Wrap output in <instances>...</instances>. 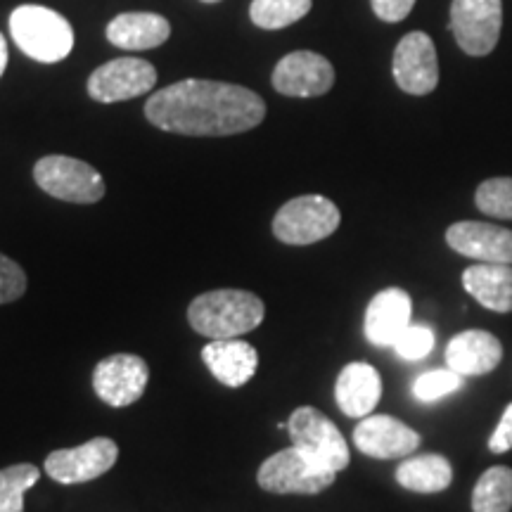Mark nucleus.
I'll return each mask as SVG.
<instances>
[{"instance_id": "17", "label": "nucleus", "mask_w": 512, "mask_h": 512, "mask_svg": "<svg viewBox=\"0 0 512 512\" xmlns=\"http://www.w3.org/2000/svg\"><path fill=\"white\" fill-rule=\"evenodd\" d=\"M501 358V339L486 330L458 332L446 347V366L463 377L491 373L498 368Z\"/></svg>"}, {"instance_id": "13", "label": "nucleus", "mask_w": 512, "mask_h": 512, "mask_svg": "<svg viewBox=\"0 0 512 512\" xmlns=\"http://www.w3.org/2000/svg\"><path fill=\"white\" fill-rule=\"evenodd\" d=\"M335 86V67L328 57L297 50L285 55L273 69V88L287 98H318Z\"/></svg>"}, {"instance_id": "30", "label": "nucleus", "mask_w": 512, "mask_h": 512, "mask_svg": "<svg viewBox=\"0 0 512 512\" xmlns=\"http://www.w3.org/2000/svg\"><path fill=\"white\" fill-rule=\"evenodd\" d=\"M370 5H373V12L382 22L396 24L411 15L415 0H370Z\"/></svg>"}, {"instance_id": "2", "label": "nucleus", "mask_w": 512, "mask_h": 512, "mask_svg": "<svg viewBox=\"0 0 512 512\" xmlns=\"http://www.w3.org/2000/svg\"><path fill=\"white\" fill-rule=\"evenodd\" d=\"M266 306L247 290H211L188 306L190 328L209 339H235L264 323Z\"/></svg>"}, {"instance_id": "20", "label": "nucleus", "mask_w": 512, "mask_h": 512, "mask_svg": "<svg viewBox=\"0 0 512 512\" xmlns=\"http://www.w3.org/2000/svg\"><path fill=\"white\" fill-rule=\"evenodd\" d=\"M171 36L169 19L155 12H124L107 24V41L121 50H152Z\"/></svg>"}, {"instance_id": "26", "label": "nucleus", "mask_w": 512, "mask_h": 512, "mask_svg": "<svg viewBox=\"0 0 512 512\" xmlns=\"http://www.w3.org/2000/svg\"><path fill=\"white\" fill-rule=\"evenodd\" d=\"M477 209L494 219L512 221V178H489L475 192Z\"/></svg>"}, {"instance_id": "9", "label": "nucleus", "mask_w": 512, "mask_h": 512, "mask_svg": "<svg viewBox=\"0 0 512 512\" xmlns=\"http://www.w3.org/2000/svg\"><path fill=\"white\" fill-rule=\"evenodd\" d=\"M119 446L110 437H95L76 448H60L46 458V472L57 484H86L112 470Z\"/></svg>"}, {"instance_id": "21", "label": "nucleus", "mask_w": 512, "mask_h": 512, "mask_svg": "<svg viewBox=\"0 0 512 512\" xmlns=\"http://www.w3.org/2000/svg\"><path fill=\"white\" fill-rule=\"evenodd\" d=\"M463 285L472 299L496 313L512 311V266L475 264L465 268Z\"/></svg>"}, {"instance_id": "7", "label": "nucleus", "mask_w": 512, "mask_h": 512, "mask_svg": "<svg viewBox=\"0 0 512 512\" xmlns=\"http://www.w3.org/2000/svg\"><path fill=\"white\" fill-rule=\"evenodd\" d=\"M287 432H290L292 446L302 448L304 453H309L311 458H316L330 470L342 472L349 467V444L344 441L335 422L325 413H320L318 408H297L287 420Z\"/></svg>"}, {"instance_id": "23", "label": "nucleus", "mask_w": 512, "mask_h": 512, "mask_svg": "<svg viewBox=\"0 0 512 512\" xmlns=\"http://www.w3.org/2000/svg\"><path fill=\"white\" fill-rule=\"evenodd\" d=\"M512 510V470L494 465L477 479L472 491V512H510Z\"/></svg>"}, {"instance_id": "10", "label": "nucleus", "mask_w": 512, "mask_h": 512, "mask_svg": "<svg viewBox=\"0 0 512 512\" xmlns=\"http://www.w3.org/2000/svg\"><path fill=\"white\" fill-rule=\"evenodd\" d=\"M157 83V69L140 57H119L88 76V95L93 100L105 102H124L138 95L150 93Z\"/></svg>"}, {"instance_id": "15", "label": "nucleus", "mask_w": 512, "mask_h": 512, "mask_svg": "<svg viewBox=\"0 0 512 512\" xmlns=\"http://www.w3.org/2000/svg\"><path fill=\"white\" fill-rule=\"evenodd\" d=\"M446 242L453 252L479 264L512 266V230L484 221H460L448 226Z\"/></svg>"}, {"instance_id": "16", "label": "nucleus", "mask_w": 512, "mask_h": 512, "mask_svg": "<svg viewBox=\"0 0 512 512\" xmlns=\"http://www.w3.org/2000/svg\"><path fill=\"white\" fill-rule=\"evenodd\" d=\"M413 302L406 290L399 287H387V290L377 292L370 299L366 309V337L375 347H394L396 339L403 335V330L411 325Z\"/></svg>"}, {"instance_id": "6", "label": "nucleus", "mask_w": 512, "mask_h": 512, "mask_svg": "<svg viewBox=\"0 0 512 512\" xmlns=\"http://www.w3.org/2000/svg\"><path fill=\"white\" fill-rule=\"evenodd\" d=\"M34 181L43 192L62 202L95 204L105 197V181H102L100 171L88 162L67 155L38 159L34 166Z\"/></svg>"}, {"instance_id": "29", "label": "nucleus", "mask_w": 512, "mask_h": 512, "mask_svg": "<svg viewBox=\"0 0 512 512\" xmlns=\"http://www.w3.org/2000/svg\"><path fill=\"white\" fill-rule=\"evenodd\" d=\"M27 292V273L24 268L12 261L10 256L0 254V304L17 302Z\"/></svg>"}, {"instance_id": "12", "label": "nucleus", "mask_w": 512, "mask_h": 512, "mask_svg": "<svg viewBox=\"0 0 512 512\" xmlns=\"http://www.w3.org/2000/svg\"><path fill=\"white\" fill-rule=\"evenodd\" d=\"M150 382V368L145 358L136 354H114L102 358L93 370V389L107 406L124 408L145 394Z\"/></svg>"}, {"instance_id": "5", "label": "nucleus", "mask_w": 512, "mask_h": 512, "mask_svg": "<svg viewBox=\"0 0 512 512\" xmlns=\"http://www.w3.org/2000/svg\"><path fill=\"white\" fill-rule=\"evenodd\" d=\"M342 223L337 204L323 195L294 197L278 209L273 219V235L285 245L304 247L330 238Z\"/></svg>"}, {"instance_id": "18", "label": "nucleus", "mask_w": 512, "mask_h": 512, "mask_svg": "<svg viewBox=\"0 0 512 512\" xmlns=\"http://www.w3.org/2000/svg\"><path fill=\"white\" fill-rule=\"evenodd\" d=\"M202 361L207 363L211 375L226 387H242L252 380L259 368V354L245 339H211L202 349Z\"/></svg>"}, {"instance_id": "19", "label": "nucleus", "mask_w": 512, "mask_h": 512, "mask_svg": "<svg viewBox=\"0 0 512 512\" xmlns=\"http://www.w3.org/2000/svg\"><path fill=\"white\" fill-rule=\"evenodd\" d=\"M382 396V377L370 363L356 361L342 368L335 384L339 411L349 418H366L375 411Z\"/></svg>"}, {"instance_id": "33", "label": "nucleus", "mask_w": 512, "mask_h": 512, "mask_svg": "<svg viewBox=\"0 0 512 512\" xmlns=\"http://www.w3.org/2000/svg\"><path fill=\"white\" fill-rule=\"evenodd\" d=\"M202 3H219V0H202Z\"/></svg>"}, {"instance_id": "25", "label": "nucleus", "mask_w": 512, "mask_h": 512, "mask_svg": "<svg viewBox=\"0 0 512 512\" xmlns=\"http://www.w3.org/2000/svg\"><path fill=\"white\" fill-rule=\"evenodd\" d=\"M38 472L36 465L19 463L0 470V512H24V494L36 486Z\"/></svg>"}, {"instance_id": "4", "label": "nucleus", "mask_w": 512, "mask_h": 512, "mask_svg": "<svg viewBox=\"0 0 512 512\" xmlns=\"http://www.w3.org/2000/svg\"><path fill=\"white\" fill-rule=\"evenodd\" d=\"M335 479V470L318 463L316 458H311L309 453H304L297 446L273 453L256 472V482H259L261 489L280 496H316L320 491L330 489Z\"/></svg>"}, {"instance_id": "24", "label": "nucleus", "mask_w": 512, "mask_h": 512, "mask_svg": "<svg viewBox=\"0 0 512 512\" xmlns=\"http://www.w3.org/2000/svg\"><path fill=\"white\" fill-rule=\"evenodd\" d=\"M313 0H252L249 17L259 29H285L311 12Z\"/></svg>"}, {"instance_id": "1", "label": "nucleus", "mask_w": 512, "mask_h": 512, "mask_svg": "<svg viewBox=\"0 0 512 512\" xmlns=\"http://www.w3.org/2000/svg\"><path fill=\"white\" fill-rule=\"evenodd\" d=\"M152 126L178 136H235L266 117V102L245 86L185 79L162 88L145 102Z\"/></svg>"}, {"instance_id": "31", "label": "nucleus", "mask_w": 512, "mask_h": 512, "mask_svg": "<svg viewBox=\"0 0 512 512\" xmlns=\"http://www.w3.org/2000/svg\"><path fill=\"white\" fill-rule=\"evenodd\" d=\"M489 448L491 453H508L512 448V403H508L501 415V422L489 437Z\"/></svg>"}, {"instance_id": "27", "label": "nucleus", "mask_w": 512, "mask_h": 512, "mask_svg": "<svg viewBox=\"0 0 512 512\" xmlns=\"http://www.w3.org/2000/svg\"><path fill=\"white\" fill-rule=\"evenodd\" d=\"M460 387H463V375H458L456 370H430V373H422L413 382V396L422 403H434L458 392Z\"/></svg>"}, {"instance_id": "32", "label": "nucleus", "mask_w": 512, "mask_h": 512, "mask_svg": "<svg viewBox=\"0 0 512 512\" xmlns=\"http://www.w3.org/2000/svg\"><path fill=\"white\" fill-rule=\"evenodd\" d=\"M5 67H8V41L0 34V76H3Z\"/></svg>"}, {"instance_id": "11", "label": "nucleus", "mask_w": 512, "mask_h": 512, "mask_svg": "<svg viewBox=\"0 0 512 512\" xmlns=\"http://www.w3.org/2000/svg\"><path fill=\"white\" fill-rule=\"evenodd\" d=\"M394 81L408 95H430L439 86V57L425 31H411L394 50Z\"/></svg>"}, {"instance_id": "28", "label": "nucleus", "mask_w": 512, "mask_h": 512, "mask_svg": "<svg viewBox=\"0 0 512 512\" xmlns=\"http://www.w3.org/2000/svg\"><path fill=\"white\" fill-rule=\"evenodd\" d=\"M434 342H437V337H434L432 328H427V325L422 323H411L403 330V335L396 339L394 351L403 358V361H422V358L432 354Z\"/></svg>"}, {"instance_id": "3", "label": "nucleus", "mask_w": 512, "mask_h": 512, "mask_svg": "<svg viewBox=\"0 0 512 512\" xmlns=\"http://www.w3.org/2000/svg\"><path fill=\"white\" fill-rule=\"evenodd\" d=\"M10 34L24 55L43 64L62 62L74 50L69 19L43 5H19L10 15Z\"/></svg>"}, {"instance_id": "22", "label": "nucleus", "mask_w": 512, "mask_h": 512, "mask_svg": "<svg viewBox=\"0 0 512 512\" xmlns=\"http://www.w3.org/2000/svg\"><path fill=\"white\" fill-rule=\"evenodd\" d=\"M396 482L403 489L415 494H439L446 491L453 482V467L448 458L439 453H422V456H408V460L396 467Z\"/></svg>"}, {"instance_id": "8", "label": "nucleus", "mask_w": 512, "mask_h": 512, "mask_svg": "<svg viewBox=\"0 0 512 512\" xmlns=\"http://www.w3.org/2000/svg\"><path fill=\"white\" fill-rule=\"evenodd\" d=\"M501 27V0H453L451 3V31L460 50L467 55H489L498 46Z\"/></svg>"}, {"instance_id": "14", "label": "nucleus", "mask_w": 512, "mask_h": 512, "mask_svg": "<svg viewBox=\"0 0 512 512\" xmlns=\"http://www.w3.org/2000/svg\"><path fill=\"white\" fill-rule=\"evenodd\" d=\"M420 434L392 415H366L354 430V444L363 456L377 460L408 458L418 451Z\"/></svg>"}]
</instances>
